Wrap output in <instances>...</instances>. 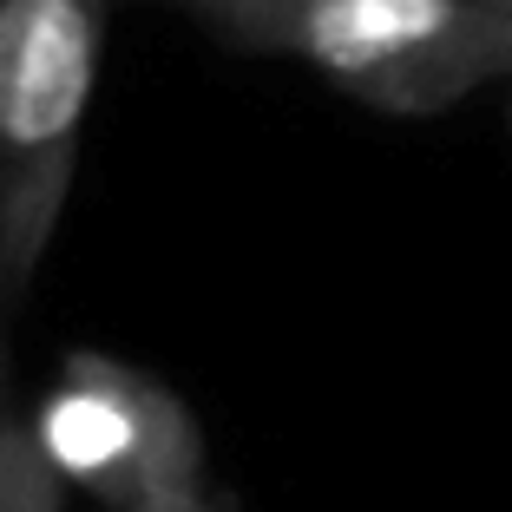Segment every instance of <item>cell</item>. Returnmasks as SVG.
I'll return each instance as SVG.
<instances>
[{
    "label": "cell",
    "instance_id": "cell-6",
    "mask_svg": "<svg viewBox=\"0 0 512 512\" xmlns=\"http://www.w3.org/2000/svg\"><path fill=\"white\" fill-rule=\"evenodd\" d=\"M132 512H237V506H230V499L211 486V493H197V499H171V506H132Z\"/></svg>",
    "mask_w": 512,
    "mask_h": 512
},
{
    "label": "cell",
    "instance_id": "cell-2",
    "mask_svg": "<svg viewBox=\"0 0 512 512\" xmlns=\"http://www.w3.org/2000/svg\"><path fill=\"white\" fill-rule=\"evenodd\" d=\"M270 53L309 60L388 119H434L512 73V20L486 0H302Z\"/></svg>",
    "mask_w": 512,
    "mask_h": 512
},
{
    "label": "cell",
    "instance_id": "cell-5",
    "mask_svg": "<svg viewBox=\"0 0 512 512\" xmlns=\"http://www.w3.org/2000/svg\"><path fill=\"white\" fill-rule=\"evenodd\" d=\"M20 434V414H14V394H7V335H0V512H7V453H14Z\"/></svg>",
    "mask_w": 512,
    "mask_h": 512
},
{
    "label": "cell",
    "instance_id": "cell-3",
    "mask_svg": "<svg viewBox=\"0 0 512 512\" xmlns=\"http://www.w3.org/2000/svg\"><path fill=\"white\" fill-rule=\"evenodd\" d=\"M27 440L66 493H86L92 512L171 506L211 493V453L191 407L158 375L73 348L27 414Z\"/></svg>",
    "mask_w": 512,
    "mask_h": 512
},
{
    "label": "cell",
    "instance_id": "cell-1",
    "mask_svg": "<svg viewBox=\"0 0 512 512\" xmlns=\"http://www.w3.org/2000/svg\"><path fill=\"white\" fill-rule=\"evenodd\" d=\"M99 53L106 0H0V322L66 217Z\"/></svg>",
    "mask_w": 512,
    "mask_h": 512
},
{
    "label": "cell",
    "instance_id": "cell-4",
    "mask_svg": "<svg viewBox=\"0 0 512 512\" xmlns=\"http://www.w3.org/2000/svg\"><path fill=\"white\" fill-rule=\"evenodd\" d=\"M184 7H191V14H204L217 33H230V40L263 46V53H270L276 33H283V20L296 14L302 0H184Z\"/></svg>",
    "mask_w": 512,
    "mask_h": 512
},
{
    "label": "cell",
    "instance_id": "cell-7",
    "mask_svg": "<svg viewBox=\"0 0 512 512\" xmlns=\"http://www.w3.org/2000/svg\"><path fill=\"white\" fill-rule=\"evenodd\" d=\"M486 7H499V14H506V20H512V0H486Z\"/></svg>",
    "mask_w": 512,
    "mask_h": 512
}]
</instances>
